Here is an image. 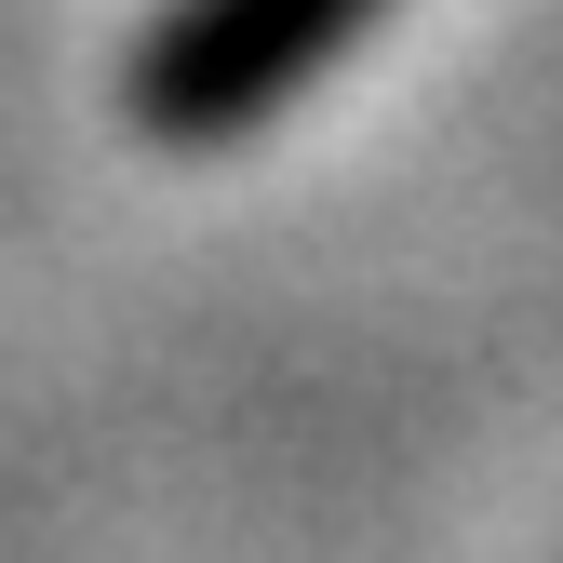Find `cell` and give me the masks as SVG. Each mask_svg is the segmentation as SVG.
<instances>
[{
	"label": "cell",
	"mask_w": 563,
	"mask_h": 563,
	"mask_svg": "<svg viewBox=\"0 0 563 563\" xmlns=\"http://www.w3.org/2000/svg\"><path fill=\"white\" fill-rule=\"evenodd\" d=\"M363 27H376V0H175L134 54V121L162 148H229L296 81H322Z\"/></svg>",
	"instance_id": "obj_1"
}]
</instances>
